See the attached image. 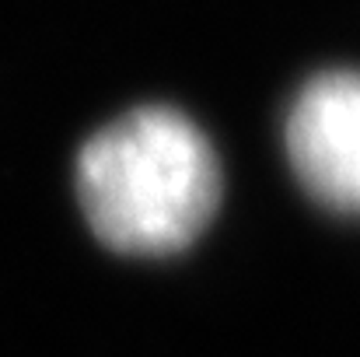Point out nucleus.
I'll list each match as a JSON object with an SVG mask.
<instances>
[{
    "instance_id": "obj_1",
    "label": "nucleus",
    "mask_w": 360,
    "mask_h": 357,
    "mask_svg": "<svg viewBox=\"0 0 360 357\" xmlns=\"http://www.w3.org/2000/svg\"><path fill=\"white\" fill-rule=\"evenodd\" d=\"M221 175L207 137L175 109H136L88 140L77 196L105 245L165 256L200 235L217 207Z\"/></svg>"
},
{
    "instance_id": "obj_2",
    "label": "nucleus",
    "mask_w": 360,
    "mask_h": 357,
    "mask_svg": "<svg viewBox=\"0 0 360 357\" xmlns=\"http://www.w3.org/2000/svg\"><path fill=\"white\" fill-rule=\"evenodd\" d=\"M287 154L308 193L360 214V74L333 70L301 88L287 116Z\"/></svg>"
}]
</instances>
